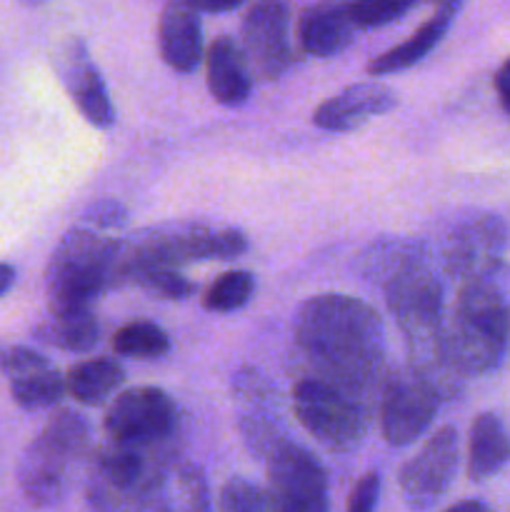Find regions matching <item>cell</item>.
<instances>
[{
	"label": "cell",
	"mask_w": 510,
	"mask_h": 512,
	"mask_svg": "<svg viewBox=\"0 0 510 512\" xmlns=\"http://www.w3.org/2000/svg\"><path fill=\"white\" fill-rule=\"evenodd\" d=\"M170 498V512H213L210 508L208 480L200 465L183 463L175 470V485Z\"/></svg>",
	"instance_id": "83f0119b"
},
{
	"label": "cell",
	"mask_w": 510,
	"mask_h": 512,
	"mask_svg": "<svg viewBox=\"0 0 510 512\" xmlns=\"http://www.w3.org/2000/svg\"><path fill=\"white\" fill-rule=\"evenodd\" d=\"M90 425L80 413L60 408L50 415L18 465V483L35 508H50L68 493L70 475L88 458Z\"/></svg>",
	"instance_id": "8992f818"
},
{
	"label": "cell",
	"mask_w": 510,
	"mask_h": 512,
	"mask_svg": "<svg viewBox=\"0 0 510 512\" xmlns=\"http://www.w3.org/2000/svg\"><path fill=\"white\" fill-rule=\"evenodd\" d=\"M270 512H330L328 473L310 450L285 443L268 458Z\"/></svg>",
	"instance_id": "8fae6325"
},
{
	"label": "cell",
	"mask_w": 510,
	"mask_h": 512,
	"mask_svg": "<svg viewBox=\"0 0 510 512\" xmlns=\"http://www.w3.org/2000/svg\"><path fill=\"white\" fill-rule=\"evenodd\" d=\"M460 460V438L453 425L435 430L423 448L400 468L398 485L405 505L413 512L433 508L453 485Z\"/></svg>",
	"instance_id": "4fadbf2b"
},
{
	"label": "cell",
	"mask_w": 510,
	"mask_h": 512,
	"mask_svg": "<svg viewBox=\"0 0 510 512\" xmlns=\"http://www.w3.org/2000/svg\"><path fill=\"white\" fill-rule=\"evenodd\" d=\"M303 378L330 385L363 408L385 383V328L365 300L325 293L308 298L295 318Z\"/></svg>",
	"instance_id": "6da1fadb"
},
{
	"label": "cell",
	"mask_w": 510,
	"mask_h": 512,
	"mask_svg": "<svg viewBox=\"0 0 510 512\" xmlns=\"http://www.w3.org/2000/svg\"><path fill=\"white\" fill-rule=\"evenodd\" d=\"M35 338L53 348L68 350V353H88L98 345L100 325L93 310L68 315H50L48 320L35 328Z\"/></svg>",
	"instance_id": "cb8c5ba5"
},
{
	"label": "cell",
	"mask_w": 510,
	"mask_h": 512,
	"mask_svg": "<svg viewBox=\"0 0 510 512\" xmlns=\"http://www.w3.org/2000/svg\"><path fill=\"white\" fill-rule=\"evenodd\" d=\"M193 5L198 13H228V10H235L238 8V0L235 3H208V0H193Z\"/></svg>",
	"instance_id": "d590c367"
},
{
	"label": "cell",
	"mask_w": 510,
	"mask_h": 512,
	"mask_svg": "<svg viewBox=\"0 0 510 512\" xmlns=\"http://www.w3.org/2000/svg\"><path fill=\"white\" fill-rule=\"evenodd\" d=\"M510 460V438L495 413L475 415L468 435V478L473 483L493 478Z\"/></svg>",
	"instance_id": "7402d4cb"
},
{
	"label": "cell",
	"mask_w": 510,
	"mask_h": 512,
	"mask_svg": "<svg viewBox=\"0 0 510 512\" xmlns=\"http://www.w3.org/2000/svg\"><path fill=\"white\" fill-rule=\"evenodd\" d=\"M125 383V370L113 358H95L73 365L65 375V393L83 405H103Z\"/></svg>",
	"instance_id": "603a6c76"
},
{
	"label": "cell",
	"mask_w": 510,
	"mask_h": 512,
	"mask_svg": "<svg viewBox=\"0 0 510 512\" xmlns=\"http://www.w3.org/2000/svg\"><path fill=\"white\" fill-rule=\"evenodd\" d=\"M245 250L248 238L238 228H210L205 223L148 228L115 243L113 288L135 283L153 270H178L200 260H233Z\"/></svg>",
	"instance_id": "3957f363"
},
{
	"label": "cell",
	"mask_w": 510,
	"mask_h": 512,
	"mask_svg": "<svg viewBox=\"0 0 510 512\" xmlns=\"http://www.w3.org/2000/svg\"><path fill=\"white\" fill-rule=\"evenodd\" d=\"M443 393L413 365L398 368L385 378L378 400L380 433L393 448L420 440L440 408Z\"/></svg>",
	"instance_id": "30bf717a"
},
{
	"label": "cell",
	"mask_w": 510,
	"mask_h": 512,
	"mask_svg": "<svg viewBox=\"0 0 510 512\" xmlns=\"http://www.w3.org/2000/svg\"><path fill=\"white\" fill-rule=\"evenodd\" d=\"M293 410L298 423L330 453H353L363 443L373 410L363 408L330 385L300 378L293 388Z\"/></svg>",
	"instance_id": "9c48e42d"
},
{
	"label": "cell",
	"mask_w": 510,
	"mask_h": 512,
	"mask_svg": "<svg viewBox=\"0 0 510 512\" xmlns=\"http://www.w3.org/2000/svg\"><path fill=\"white\" fill-rule=\"evenodd\" d=\"M510 338V315L493 280L460 285L443 330V368L450 378L488 375L503 360Z\"/></svg>",
	"instance_id": "7a4b0ae2"
},
{
	"label": "cell",
	"mask_w": 510,
	"mask_h": 512,
	"mask_svg": "<svg viewBox=\"0 0 510 512\" xmlns=\"http://www.w3.org/2000/svg\"><path fill=\"white\" fill-rule=\"evenodd\" d=\"M218 512H270L268 490L245 478H230L218 493Z\"/></svg>",
	"instance_id": "f1b7e54d"
},
{
	"label": "cell",
	"mask_w": 510,
	"mask_h": 512,
	"mask_svg": "<svg viewBox=\"0 0 510 512\" xmlns=\"http://www.w3.org/2000/svg\"><path fill=\"white\" fill-rule=\"evenodd\" d=\"M358 35L348 3L310 5L298 18V43L313 58H333L343 53Z\"/></svg>",
	"instance_id": "d6986e66"
},
{
	"label": "cell",
	"mask_w": 510,
	"mask_h": 512,
	"mask_svg": "<svg viewBox=\"0 0 510 512\" xmlns=\"http://www.w3.org/2000/svg\"><path fill=\"white\" fill-rule=\"evenodd\" d=\"M240 50L255 78H283L295 63L290 43V5L280 0L250 5L240 25Z\"/></svg>",
	"instance_id": "7c38bea8"
},
{
	"label": "cell",
	"mask_w": 510,
	"mask_h": 512,
	"mask_svg": "<svg viewBox=\"0 0 510 512\" xmlns=\"http://www.w3.org/2000/svg\"><path fill=\"white\" fill-rule=\"evenodd\" d=\"M10 395H13L15 405L28 410V413L53 408V405H58L60 398L65 395V378L48 360V363L40 365V368L10 380Z\"/></svg>",
	"instance_id": "d4e9b609"
},
{
	"label": "cell",
	"mask_w": 510,
	"mask_h": 512,
	"mask_svg": "<svg viewBox=\"0 0 510 512\" xmlns=\"http://www.w3.org/2000/svg\"><path fill=\"white\" fill-rule=\"evenodd\" d=\"M255 293V275L248 270H230L218 275L203 293V308L210 313H235L245 308Z\"/></svg>",
	"instance_id": "4316f807"
},
{
	"label": "cell",
	"mask_w": 510,
	"mask_h": 512,
	"mask_svg": "<svg viewBox=\"0 0 510 512\" xmlns=\"http://www.w3.org/2000/svg\"><path fill=\"white\" fill-rule=\"evenodd\" d=\"M205 78L210 95L220 105H243L253 93V73H250L240 43L233 35H218L205 55Z\"/></svg>",
	"instance_id": "ffe728a7"
},
{
	"label": "cell",
	"mask_w": 510,
	"mask_h": 512,
	"mask_svg": "<svg viewBox=\"0 0 510 512\" xmlns=\"http://www.w3.org/2000/svg\"><path fill=\"white\" fill-rule=\"evenodd\" d=\"M160 58L178 73H193L203 60V25L190 3H168L158 20Z\"/></svg>",
	"instance_id": "ac0fdd59"
},
{
	"label": "cell",
	"mask_w": 510,
	"mask_h": 512,
	"mask_svg": "<svg viewBox=\"0 0 510 512\" xmlns=\"http://www.w3.org/2000/svg\"><path fill=\"white\" fill-rule=\"evenodd\" d=\"M15 283V268L8 263H0V298L13 288Z\"/></svg>",
	"instance_id": "74e56055"
},
{
	"label": "cell",
	"mask_w": 510,
	"mask_h": 512,
	"mask_svg": "<svg viewBox=\"0 0 510 512\" xmlns=\"http://www.w3.org/2000/svg\"><path fill=\"white\" fill-rule=\"evenodd\" d=\"M505 243H508V230L498 215L485 213L463 220L445 240V273L460 283L490 280L503 263Z\"/></svg>",
	"instance_id": "5bb4252c"
},
{
	"label": "cell",
	"mask_w": 510,
	"mask_h": 512,
	"mask_svg": "<svg viewBox=\"0 0 510 512\" xmlns=\"http://www.w3.org/2000/svg\"><path fill=\"white\" fill-rule=\"evenodd\" d=\"M128 220V210L118 200H98L83 213V223L95 228H120Z\"/></svg>",
	"instance_id": "d6a6232c"
},
{
	"label": "cell",
	"mask_w": 510,
	"mask_h": 512,
	"mask_svg": "<svg viewBox=\"0 0 510 512\" xmlns=\"http://www.w3.org/2000/svg\"><path fill=\"white\" fill-rule=\"evenodd\" d=\"M115 243L90 228H73L63 235L45 268L50 315L93 310L95 300L113 290Z\"/></svg>",
	"instance_id": "5b68a950"
},
{
	"label": "cell",
	"mask_w": 510,
	"mask_h": 512,
	"mask_svg": "<svg viewBox=\"0 0 510 512\" xmlns=\"http://www.w3.org/2000/svg\"><path fill=\"white\" fill-rule=\"evenodd\" d=\"M233 388L235 393H238L240 403L253 405V410L240 413L238 418V430L240 435H243V443L248 445L250 453L270 458L280 445L288 443L278 418H275L273 413H268V410L260 408V405L273 400V388H270L268 380L260 373H255V370H240Z\"/></svg>",
	"instance_id": "e0dca14e"
},
{
	"label": "cell",
	"mask_w": 510,
	"mask_h": 512,
	"mask_svg": "<svg viewBox=\"0 0 510 512\" xmlns=\"http://www.w3.org/2000/svg\"><path fill=\"white\" fill-rule=\"evenodd\" d=\"M385 303L398 320L410 365L433 380L440 393L453 390V378L443 368V285L425 258L410 260L385 280Z\"/></svg>",
	"instance_id": "277c9868"
},
{
	"label": "cell",
	"mask_w": 510,
	"mask_h": 512,
	"mask_svg": "<svg viewBox=\"0 0 510 512\" xmlns=\"http://www.w3.org/2000/svg\"><path fill=\"white\" fill-rule=\"evenodd\" d=\"M458 8H460L458 3L440 5V8L435 10V13L430 15V18L425 20V23L420 25L408 40H403V43L395 45V48L385 50V53L375 55V58L368 63V68H365L368 70V75H373V78H383V75H393V73H400V70H408L413 68V65H418L430 50L438 48V43L445 38V33H448L450 23L455 20Z\"/></svg>",
	"instance_id": "44dd1931"
},
{
	"label": "cell",
	"mask_w": 510,
	"mask_h": 512,
	"mask_svg": "<svg viewBox=\"0 0 510 512\" xmlns=\"http://www.w3.org/2000/svg\"><path fill=\"white\" fill-rule=\"evenodd\" d=\"M133 512H170V498H168V490L158 488L155 493H150L148 498H143L138 503V508Z\"/></svg>",
	"instance_id": "e575fe53"
},
{
	"label": "cell",
	"mask_w": 510,
	"mask_h": 512,
	"mask_svg": "<svg viewBox=\"0 0 510 512\" xmlns=\"http://www.w3.org/2000/svg\"><path fill=\"white\" fill-rule=\"evenodd\" d=\"M113 350L118 358H163L170 353V338L150 320H133L113 335Z\"/></svg>",
	"instance_id": "484cf974"
},
{
	"label": "cell",
	"mask_w": 510,
	"mask_h": 512,
	"mask_svg": "<svg viewBox=\"0 0 510 512\" xmlns=\"http://www.w3.org/2000/svg\"><path fill=\"white\" fill-rule=\"evenodd\" d=\"M173 460L100 443L85 478L88 512H133L143 498L163 488Z\"/></svg>",
	"instance_id": "52a82bcc"
},
{
	"label": "cell",
	"mask_w": 510,
	"mask_h": 512,
	"mask_svg": "<svg viewBox=\"0 0 510 512\" xmlns=\"http://www.w3.org/2000/svg\"><path fill=\"white\" fill-rule=\"evenodd\" d=\"M413 8L415 3H410V0H355V3H348V10L358 30L383 28V25L403 18Z\"/></svg>",
	"instance_id": "f546056e"
},
{
	"label": "cell",
	"mask_w": 510,
	"mask_h": 512,
	"mask_svg": "<svg viewBox=\"0 0 510 512\" xmlns=\"http://www.w3.org/2000/svg\"><path fill=\"white\" fill-rule=\"evenodd\" d=\"M55 70H58L65 90L78 105L80 113L85 115V120L93 123L95 128H110L115 120V110L103 75H100L85 40H65L58 50V58H55Z\"/></svg>",
	"instance_id": "9a60e30c"
},
{
	"label": "cell",
	"mask_w": 510,
	"mask_h": 512,
	"mask_svg": "<svg viewBox=\"0 0 510 512\" xmlns=\"http://www.w3.org/2000/svg\"><path fill=\"white\" fill-rule=\"evenodd\" d=\"M380 498V475L365 473L363 478L355 483L353 493H350L348 510L345 512H375Z\"/></svg>",
	"instance_id": "1f68e13d"
},
{
	"label": "cell",
	"mask_w": 510,
	"mask_h": 512,
	"mask_svg": "<svg viewBox=\"0 0 510 512\" xmlns=\"http://www.w3.org/2000/svg\"><path fill=\"white\" fill-rule=\"evenodd\" d=\"M133 285L143 288L145 293L168 300H185L195 293V285L178 270H153V273L140 275Z\"/></svg>",
	"instance_id": "4dcf8cb0"
},
{
	"label": "cell",
	"mask_w": 510,
	"mask_h": 512,
	"mask_svg": "<svg viewBox=\"0 0 510 512\" xmlns=\"http://www.w3.org/2000/svg\"><path fill=\"white\" fill-rule=\"evenodd\" d=\"M493 85H495V93H498L500 105H503L505 113L510 115V58L498 68V73H495L493 78Z\"/></svg>",
	"instance_id": "836d02e7"
},
{
	"label": "cell",
	"mask_w": 510,
	"mask_h": 512,
	"mask_svg": "<svg viewBox=\"0 0 510 512\" xmlns=\"http://www.w3.org/2000/svg\"><path fill=\"white\" fill-rule=\"evenodd\" d=\"M398 105V95L383 83H358L345 88L343 93L323 100L315 108L313 123L318 128L330 130V133H348V130L360 128L370 118L390 113Z\"/></svg>",
	"instance_id": "2e32d148"
},
{
	"label": "cell",
	"mask_w": 510,
	"mask_h": 512,
	"mask_svg": "<svg viewBox=\"0 0 510 512\" xmlns=\"http://www.w3.org/2000/svg\"><path fill=\"white\" fill-rule=\"evenodd\" d=\"M180 435L175 400L160 388H130L113 400L103 420L105 443L173 460Z\"/></svg>",
	"instance_id": "ba28073f"
},
{
	"label": "cell",
	"mask_w": 510,
	"mask_h": 512,
	"mask_svg": "<svg viewBox=\"0 0 510 512\" xmlns=\"http://www.w3.org/2000/svg\"><path fill=\"white\" fill-rule=\"evenodd\" d=\"M445 512H493L483 500H460V503L450 505Z\"/></svg>",
	"instance_id": "8d00e7d4"
}]
</instances>
